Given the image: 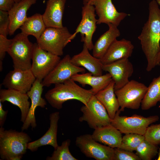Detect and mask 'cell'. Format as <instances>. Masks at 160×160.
<instances>
[{
    "mask_svg": "<svg viewBox=\"0 0 160 160\" xmlns=\"http://www.w3.org/2000/svg\"><path fill=\"white\" fill-rule=\"evenodd\" d=\"M148 87L134 80L129 81L121 88L115 91L121 112L125 108L138 109L147 92Z\"/></svg>",
    "mask_w": 160,
    "mask_h": 160,
    "instance_id": "6",
    "label": "cell"
},
{
    "mask_svg": "<svg viewBox=\"0 0 160 160\" xmlns=\"http://www.w3.org/2000/svg\"><path fill=\"white\" fill-rule=\"evenodd\" d=\"M159 5L160 6V0H155Z\"/></svg>",
    "mask_w": 160,
    "mask_h": 160,
    "instance_id": "41",
    "label": "cell"
},
{
    "mask_svg": "<svg viewBox=\"0 0 160 160\" xmlns=\"http://www.w3.org/2000/svg\"><path fill=\"white\" fill-rule=\"evenodd\" d=\"M60 60V56L43 49L35 43L31 69L36 79L42 81Z\"/></svg>",
    "mask_w": 160,
    "mask_h": 160,
    "instance_id": "8",
    "label": "cell"
},
{
    "mask_svg": "<svg viewBox=\"0 0 160 160\" xmlns=\"http://www.w3.org/2000/svg\"><path fill=\"white\" fill-rule=\"evenodd\" d=\"M21 0H15V3H17L19 2Z\"/></svg>",
    "mask_w": 160,
    "mask_h": 160,
    "instance_id": "42",
    "label": "cell"
},
{
    "mask_svg": "<svg viewBox=\"0 0 160 160\" xmlns=\"http://www.w3.org/2000/svg\"><path fill=\"white\" fill-rule=\"evenodd\" d=\"M36 0H21L15 3L12 8L8 12L10 23L9 35H13L15 31L20 28L27 17L28 10L36 2Z\"/></svg>",
    "mask_w": 160,
    "mask_h": 160,
    "instance_id": "21",
    "label": "cell"
},
{
    "mask_svg": "<svg viewBox=\"0 0 160 160\" xmlns=\"http://www.w3.org/2000/svg\"><path fill=\"white\" fill-rule=\"evenodd\" d=\"M119 110L113 119L111 125L119 130L122 134H136L144 135L148 127L158 121L159 117L154 115L145 117L136 114L130 116H120Z\"/></svg>",
    "mask_w": 160,
    "mask_h": 160,
    "instance_id": "5",
    "label": "cell"
},
{
    "mask_svg": "<svg viewBox=\"0 0 160 160\" xmlns=\"http://www.w3.org/2000/svg\"><path fill=\"white\" fill-rule=\"evenodd\" d=\"M156 65H160V51L159 53L157 58Z\"/></svg>",
    "mask_w": 160,
    "mask_h": 160,
    "instance_id": "38",
    "label": "cell"
},
{
    "mask_svg": "<svg viewBox=\"0 0 160 160\" xmlns=\"http://www.w3.org/2000/svg\"><path fill=\"white\" fill-rule=\"evenodd\" d=\"M49 119L50 127L46 133L39 139L28 143L27 148L32 152L37 151L39 147L43 146L50 145L55 150L58 146L57 134L59 112H55L51 113Z\"/></svg>",
    "mask_w": 160,
    "mask_h": 160,
    "instance_id": "18",
    "label": "cell"
},
{
    "mask_svg": "<svg viewBox=\"0 0 160 160\" xmlns=\"http://www.w3.org/2000/svg\"><path fill=\"white\" fill-rule=\"evenodd\" d=\"M29 97L27 93L8 89L0 90V102H10L18 107L21 112L20 121L23 123L28 115L30 106Z\"/></svg>",
    "mask_w": 160,
    "mask_h": 160,
    "instance_id": "22",
    "label": "cell"
},
{
    "mask_svg": "<svg viewBox=\"0 0 160 160\" xmlns=\"http://www.w3.org/2000/svg\"><path fill=\"white\" fill-rule=\"evenodd\" d=\"M36 79L31 69L14 68L6 75L2 84L7 89L27 93Z\"/></svg>",
    "mask_w": 160,
    "mask_h": 160,
    "instance_id": "14",
    "label": "cell"
},
{
    "mask_svg": "<svg viewBox=\"0 0 160 160\" xmlns=\"http://www.w3.org/2000/svg\"><path fill=\"white\" fill-rule=\"evenodd\" d=\"M94 130L91 135L96 141L113 148L120 147L122 137V133L111 124Z\"/></svg>",
    "mask_w": 160,
    "mask_h": 160,
    "instance_id": "23",
    "label": "cell"
},
{
    "mask_svg": "<svg viewBox=\"0 0 160 160\" xmlns=\"http://www.w3.org/2000/svg\"><path fill=\"white\" fill-rule=\"evenodd\" d=\"M82 7V19L75 32L69 38L71 41L80 33L81 41L83 42L89 50L92 49L94 44L92 41L93 35L97 28V19L95 18L94 7L88 3Z\"/></svg>",
    "mask_w": 160,
    "mask_h": 160,
    "instance_id": "10",
    "label": "cell"
},
{
    "mask_svg": "<svg viewBox=\"0 0 160 160\" xmlns=\"http://www.w3.org/2000/svg\"><path fill=\"white\" fill-rule=\"evenodd\" d=\"M43 87L42 81L36 79L30 89L27 93L31 103L26 118L21 127L22 131L27 129L30 126L33 129L37 126L35 110L38 107L44 108L47 105L46 100L41 97Z\"/></svg>",
    "mask_w": 160,
    "mask_h": 160,
    "instance_id": "16",
    "label": "cell"
},
{
    "mask_svg": "<svg viewBox=\"0 0 160 160\" xmlns=\"http://www.w3.org/2000/svg\"><path fill=\"white\" fill-rule=\"evenodd\" d=\"M148 11V20L138 37L147 60L148 72L156 66L157 58L160 51V9L155 0L149 3Z\"/></svg>",
    "mask_w": 160,
    "mask_h": 160,
    "instance_id": "1",
    "label": "cell"
},
{
    "mask_svg": "<svg viewBox=\"0 0 160 160\" xmlns=\"http://www.w3.org/2000/svg\"><path fill=\"white\" fill-rule=\"evenodd\" d=\"M72 35L66 27L47 28L37 43L43 49L60 56L63 55L64 48L70 42L69 38Z\"/></svg>",
    "mask_w": 160,
    "mask_h": 160,
    "instance_id": "7",
    "label": "cell"
},
{
    "mask_svg": "<svg viewBox=\"0 0 160 160\" xmlns=\"http://www.w3.org/2000/svg\"><path fill=\"white\" fill-rule=\"evenodd\" d=\"M114 85L112 80L105 88L95 95L105 107L111 119H113L120 107L115 93Z\"/></svg>",
    "mask_w": 160,
    "mask_h": 160,
    "instance_id": "26",
    "label": "cell"
},
{
    "mask_svg": "<svg viewBox=\"0 0 160 160\" xmlns=\"http://www.w3.org/2000/svg\"><path fill=\"white\" fill-rule=\"evenodd\" d=\"M8 111H4L3 108V105L2 103L0 102V126L3 127L5 120Z\"/></svg>",
    "mask_w": 160,
    "mask_h": 160,
    "instance_id": "37",
    "label": "cell"
},
{
    "mask_svg": "<svg viewBox=\"0 0 160 160\" xmlns=\"http://www.w3.org/2000/svg\"><path fill=\"white\" fill-rule=\"evenodd\" d=\"M103 71L107 72L114 82L115 91L118 89L128 83L129 78L134 72L132 63L128 58L120 59L112 63L103 65Z\"/></svg>",
    "mask_w": 160,
    "mask_h": 160,
    "instance_id": "15",
    "label": "cell"
},
{
    "mask_svg": "<svg viewBox=\"0 0 160 160\" xmlns=\"http://www.w3.org/2000/svg\"><path fill=\"white\" fill-rule=\"evenodd\" d=\"M159 145H160V147L159 148V151L158 153V156L157 159H156V160H160V144Z\"/></svg>",
    "mask_w": 160,
    "mask_h": 160,
    "instance_id": "39",
    "label": "cell"
},
{
    "mask_svg": "<svg viewBox=\"0 0 160 160\" xmlns=\"http://www.w3.org/2000/svg\"><path fill=\"white\" fill-rule=\"evenodd\" d=\"M89 0H83V4L87 3L88 2Z\"/></svg>",
    "mask_w": 160,
    "mask_h": 160,
    "instance_id": "40",
    "label": "cell"
},
{
    "mask_svg": "<svg viewBox=\"0 0 160 160\" xmlns=\"http://www.w3.org/2000/svg\"><path fill=\"white\" fill-rule=\"evenodd\" d=\"M88 3L93 6L98 16L97 24H113L118 26L128 14L119 12L112 0H89Z\"/></svg>",
    "mask_w": 160,
    "mask_h": 160,
    "instance_id": "13",
    "label": "cell"
},
{
    "mask_svg": "<svg viewBox=\"0 0 160 160\" xmlns=\"http://www.w3.org/2000/svg\"><path fill=\"white\" fill-rule=\"evenodd\" d=\"M31 139L22 131L0 128V156L2 160H20L26 153Z\"/></svg>",
    "mask_w": 160,
    "mask_h": 160,
    "instance_id": "3",
    "label": "cell"
},
{
    "mask_svg": "<svg viewBox=\"0 0 160 160\" xmlns=\"http://www.w3.org/2000/svg\"><path fill=\"white\" fill-rule=\"evenodd\" d=\"M76 145L86 157L96 160H113L114 148L103 145L86 134L77 137Z\"/></svg>",
    "mask_w": 160,
    "mask_h": 160,
    "instance_id": "11",
    "label": "cell"
},
{
    "mask_svg": "<svg viewBox=\"0 0 160 160\" xmlns=\"http://www.w3.org/2000/svg\"><path fill=\"white\" fill-rule=\"evenodd\" d=\"M134 46L131 41L123 39L116 40L110 47L105 54L100 59L103 65L117 60L128 58L132 53Z\"/></svg>",
    "mask_w": 160,
    "mask_h": 160,
    "instance_id": "17",
    "label": "cell"
},
{
    "mask_svg": "<svg viewBox=\"0 0 160 160\" xmlns=\"http://www.w3.org/2000/svg\"><path fill=\"white\" fill-rule=\"evenodd\" d=\"M34 44L22 33L12 39L7 52L11 57L14 68L31 69Z\"/></svg>",
    "mask_w": 160,
    "mask_h": 160,
    "instance_id": "4",
    "label": "cell"
},
{
    "mask_svg": "<svg viewBox=\"0 0 160 160\" xmlns=\"http://www.w3.org/2000/svg\"><path fill=\"white\" fill-rule=\"evenodd\" d=\"M69 55L61 59L52 71L42 80L44 87H49L52 84L63 83L71 79L73 75L79 73H84L85 68L73 64Z\"/></svg>",
    "mask_w": 160,
    "mask_h": 160,
    "instance_id": "12",
    "label": "cell"
},
{
    "mask_svg": "<svg viewBox=\"0 0 160 160\" xmlns=\"http://www.w3.org/2000/svg\"><path fill=\"white\" fill-rule=\"evenodd\" d=\"M86 45L84 44L82 51L71 58L72 63L77 66H82L95 76L103 75L102 64L100 59L92 55Z\"/></svg>",
    "mask_w": 160,
    "mask_h": 160,
    "instance_id": "20",
    "label": "cell"
},
{
    "mask_svg": "<svg viewBox=\"0 0 160 160\" xmlns=\"http://www.w3.org/2000/svg\"><path fill=\"white\" fill-rule=\"evenodd\" d=\"M144 136L145 139L151 143L157 145L160 144V123L149 125Z\"/></svg>",
    "mask_w": 160,
    "mask_h": 160,
    "instance_id": "32",
    "label": "cell"
},
{
    "mask_svg": "<svg viewBox=\"0 0 160 160\" xmlns=\"http://www.w3.org/2000/svg\"><path fill=\"white\" fill-rule=\"evenodd\" d=\"M71 140H66L62 143L60 146H59L55 149L51 156H47V160H77L71 153L69 150Z\"/></svg>",
    "mask_w": 160,
    "mask_h": 160,
    "instance_id": "30",
    "label": "cell"
},
{
    "mask_svg": "<svg viewBox=\"0 0 160 160\" xmlns=\"http://www.w3.org/2000/svg\"><path fill=\"white\" fill-rule=\"evenodd\" d=\"M71 78L83 87L86 85L90 86L94 95L105 88L112 80L109 73L100 76L93 75L90 72L77 73L72 76Z\"/></svg>",
    "mask_w": 160,
    "mask_h": 160,
    "instance_id": "24",
    "label": "cell"
},
{
    "mask_svg": "<svg viewBox=\"0 0 160 160\" xmlns=\"http://www.w3.org/2000/svg\"><path fill=\"white\" fill-rule=\"evenodd\" d=\"M46 28L42 15L36 13L27 17L20 28L24 34L32 35L38 40Z\"/></svg>",
    "mask_w": 160,
    "mask_h": 160,
    "instance_id": "27",
    "label": "cell"
},
{
    "mask_svg": "<svg viewBox=\"0 0 160 160\" xmlns=\"http://www.w3.org/2000/svg\"><path fill=\"white\" fill-rule=\"evenodd\" d=\"M159 147L144 139L135 150V154L141 160H151L158 154Z\"/></svg>",
    "mask_w": 160,
    "mask_h": 160,
    "instance_id": "29",
    "label": "cell"
},
{
    "mask_svg": "<svg viewBox=\"0 0 160 160\" xmlns=\"http://www.w3.org/2000/svg\"><path fill=\"white\" fill-rule=\"evenodd\" d=\"M145 139L143 135L132 133L125 134L122 137L121 143L119 148L133 152Z\"/></svg>",
    "mask_w": 160,
    "mask_h": 160,
    "instance_id": "31",
    "label": "cell"
},
{
    "mask_svg": "<svg viewBox=\"0 0 160 160\" xmlns=\"http://www.w3.org/2000/svg\"><path fill=\"white\" fill-rule=\"evenodd\" d=\"M93 95L91 89L81 87L71 78L63 83L55 84L45 93V97L52 107L60 110L63 103L68 100H76L86 105Z\"/></svg>",
    "mask_w": 160,
    "mask_h": 160,
    "instance_id": "2",
    "label": "cell"
},
{
    "mask_svg": "<svg viewBox=\"0 0 160 160\" xmlns=\"http://www.w3.org/2000/svg\"><path fill=\"white\" fill-rule=\"evenodd\" d=\"M83 114L79 119V121H85L91 128H97L109 125L111 119L103 104L95 95L91 97L86 105L80 108Z\"/></svg>",
    "mask_w": 160,
    "mask_h": 160,
    "instance_id": "9",
    "label": "cell"
},
{
    "mask_svg": "<svg viewBox=\"0 0 160 160\" xmlns=\"http://www.w3.org/2000/svg\"><path fill=\"white\" fill-rule=\"evenodd\" d=\"M15 3V0H0V10L8 12Z\"/></svg>",
    "mask_w": 160,
    "mask_h": 160,
    "instance_id": "36",
    "label": "cell"
},
{
    "mask_svg": "<svg viewBox=\"0 0 160 160\" xmlns=\"http://www.w3.org/2000/svg\"><path fill=\"white\" fill-rule=\"evenodd\" d=\"M66 0H48L42 15L47 28L63 27L62 18Z\"/></svg>",
    "mask_w": 160,
    "mask_h": 160,
    "instance_id": "19",
    "label": "cell"
},
{
    "mask_svg": "<svg viewBox=\"0 0 160 160\" xmlns=\"http://www.w3.org/2000/svg\"><path fill=\"white\" fill-rule=\"evenodd\" d=\"M160 102V74L154 78L148 87L145 95L141 103V108L147 110L155 106Z\"/></svg>",
    "mask_w": 160,
    "mask_h": 160,
    "instance_id": "28",
    "label": "cell"
},
{
    "mask_svg": "<svg viewBox=\"0 0 160 160\" xmlns=\"http://www.w3.org/2000/svg\"><path fill=\"white\" fill-rule=\"evenodd\" d=\"M12 39H8L7 37L0 35V70H2V61L4 60L6 52L12 42Z\"/></svg>",
    "mask_w": 160,
    "mask_h": 160,
    "instance_id": "35",
    "label": "cell"
},
{
    "mask_svg": "<svg viewBox=\"0 0 160 160\" xmlns=\"http://www.w3.org/2000/svg\"><path fill=\"white\" fill-rule=\"evenodd\" d=\"M113 160H141L135 153L119 148H114Z\"/></svg>",
    "mask_w": 160,
    "mask_h": 160,
    "instance_id": "33",
    "label": "cell"
},
{
    "mask_svg": "<svg viewBox=\"0 0 160 160\" xmlns=\"http://www.w3.org/2000/svg\"><path fill=\"white\" fill-rule=\"evenodd\" d=\"M108 29L98 39L92 49L94 57L100 59L105 54L113 42L120 35L117 26L111 24H108Z\"/></svg>",
    "mask_w": 160,
    "mask_h": 160,
    "instance_id": "25",
    "label": "cell"
},
{
    "mask_svg": "<svg viewBox=\"0 0 160 160\" xmlns=\"http://www.w3.org/2000/svg\"><path fill=\"white\" fill-rule=\"evenodd\" d=\"M9 23L8 12L0 10V35L7 37L9 34Z\"/></svg>",
    "mask_w": 160,
    "mask_h": 160,
    "instance_id": "34",
    "label": "cell"
}]
</instances>
